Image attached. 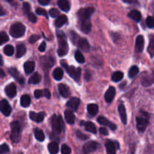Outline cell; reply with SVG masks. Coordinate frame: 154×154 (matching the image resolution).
I'll return each instance as SVG.
<instances>
[{"label": "cell", "mask_w": 154, "mask_h": 154, "mask_svg": "<svg viewBox=\"0 0 154 154\" xmlns=\"http://www.w3.org/2000/svg\"><path fill=\"white\" fill-rule=\"evenodd\" d=\"M38 3L42 5H47L50 3V1L49 0H38Z\"/></svg>", "instance_id": "9f6ffc18"}, {"label": "cell", "mask_w": 154, "mask_h": 154, "mask_svg": "<svg viewBox=\"0 0 154 154\" xmlns=\"http://www.w3.org/2000/svg\"><path fill=\"white\" fill-rule=\"evenodd\" d=\"M57 4H58L60 8L63 10V11L68 12L70 10V3L68 1H66V0H60V1L57 2Z\"/></svg>", "instance_id": "83f0119b"}, {"label": "cell", "mask_w": 154, "mask_h": 154, "mask_svg": "<svg viewBox=\"0 0 154 154\" xmlns=\"http://www.w3.org/2000/svg\"><path fill=\"white\" fill-rule=\"evenodd\" d=\"M75 58L76 60V61L79 63H84L85 62V58L83 56V54H81V51H77L75 54Z\"/></svg>", "instance_id": "ab89813d"}, {"label": "cell", "mask_w": 154, "mask_h": 154, "mask_svg": "<svg viewBox=\"0 0 154 154\" xmlns=\"http://www.w3.org/2000/svg\"><path fill=\"white\" fill-rule=\"evenodd\" d=\"M154 83V73L149 74L144 76L141 79V84L144 87H149Z\"/></svg>", "instance_id": "44dd1931"}, {"label": "cell", "mask_w": 154, "mask_h": 154, "mask_svg": "<svg viewBox=\"0 0 154 154\" xmlns=\"http://www.w3.org/2000/svg\"><path fill=\"white\" fill-rule=\"evenodd\" d=\"M99 132H100V133L103 135H108V130H107L106 128H105V127H101L100 129H99Z\"/></svg>", "instance_id": "db71d44e"}, {"label": "cell", "mask_w": 154, "mask_h": 154, "mask_svg": "<svg viewBox=\"0 0 154 154\" xmlns=\"http://www.w3.org/2000/svg\"><path fill=\"white\" fill-rule=\"evenodd\" d=\"M68 21V17L66 15H60V17L57 18L55 20V26L57 28H60L63 26L64 24H66Z\"/></svg>", "instance_id": "4316f807"}, {"label": "cell", "mask_w": 154, "mask_h": 154, "mask_svg": "<svg viewBox=\"0 0 154 154\" xmlns=\"http://www.w3.org/2000/svg\"><path fill=\"white\" fill-rule=\"evenodd\" d=\"M41 65L45 69H51L54 64V60L51 57H43L40 59Z\"/></svg>", "instance_id": "7c38bea8"}, {"label": "cell", "mask_w": 154, "mask_h": 154, "mask_svg": "<svg viewBox=\"0 0 154 154\" xmlns=\"http://www.w3.org/2000/svg\"><path fill=\"white\" fill-rule=\"evenodd\" d=\"M61 153L62 154H71L72 150H71V148L68 145L63 144L61 147Z\"/></svg>", "instance_id": "7dc6e473"}, {"label": "cell", "mask_w": 154, "mask_h": 154, "mask_svg": "<svg viewBox=\"0 0 154 154\" xmlns=\"http://www.w3.org/2000/svg\"><path fill=\"white\" fill-rule=\"evenodd\" d=\"M48 150L51 154H57L59 152V145L57 142H51L48 144Z\"/></svg>", "instance_id": "e575fe53"}, {"label": "cell", "mask_w": 154, "mask_h": 154, "mask_svg": "<svg viewBox=\"0 0 154 154\" xmlns=\"http://www.w3.org/2000/svg\"><path fill=\"white\" fill-rule=\"evenodd\" d=\"M41 36L38 35H32L29 38V43L33 44L35 42H37L38 40H39Z\"/></svg>", "instance_id": "816d5d0a"}, {"label": "cell", "mask_w": 154, "mask_h": 154, "mask_svg": "<svg viewBox=\"0 0 154 154\" xmlns=\"http://www.w3.org/2000/svg\"><path fill=\"white\" fill-rule=\"evenodd\" d=\"M31 103V98L29 95H23L20 98V105L23 108H27Z\"/></svg>", "instance_id": "4dcf8cb0"}, {"label": "cell", "mask_w": 154, "mask_h": 154, "mask_svg": "<svg viewBox=\"0 0 154 154\" xmlns=\"http://www.w3.org/2000/svg\"><path fill=\"white\" fill-rule=\"evenodd\" d=\"M139 72V69H138V66H133L130 68V69L129 70V73H128V75L130 78H134V77L136 76L137 75Z\"/></svg>", "instance_id": "74e56055"}, {"label": "cell", "mask_w": 154, "mask_h": 154, "mask_svg": "<svg viewBox=\"0 0 154 154\" xmlns=\"http://www.w3.org/2000/svg\"><path fill=\"white\" fill-rule=\"evenodd\" d=\"M0 111L6 117H8L12 111V108L7 100L2 99L0 102Z\"/></svg>", "instance_id": "9c48e42d"}, {"label": "cell", "mask_w": 154, "mask_h": 154, "mask_svg": "<svg viewBox=\"0 0 154 154\" xmlns=\"http://www.w3.org/2000/svg\"><path fill=\"white\" fill-rule=\"evenodd\" d=\"M34 135H35V137L36 139H37L38 141H45V134H44L43 131H42V129H38V128L35 129H34Z\"/></svg>", "instance_id": "836d02e7"}, {"label": "cell", "mask_w": 154, "mask_h": 154, "mask_svg": "<svg viewBox=\"0 0 154 154\" xmlns=\"http://www.w3.org/2000/svg\"><path fill=\"white\" fill-rule=\"evenodd\" d=\"M24 70L26 75H30L32 73L35 68V63L32 61H27L24 63Z\"/></svg>", "instance_id": "cb8c5ba5"}, {"label": "cell", "mask_w": 154, "mask_h": 154, "mask_svg": "<svg viewBox=\"0 0 154 154\" xmlns=\"http://www.w3.org/2000/svg\"><path fill=\"white\" fill-rule=\"evenodd\" d=\"M98 148V143L95 141H90L85 144L83 147V151L85 154H88L95 152Z\"/></svg>", "instance_id": "8fae6325"}, {"label": "cell", "mask_w": 154, "mask_h": 154, "mask_svg": "<svg viewBox=\"0 0 154 154\" xmlns=\"http://www.w3.org/2000/svg\"><path fill=\"white\" fill-rule=\"evenodd\" d=\"M129 17H130L131 19L133 20L135 22H139L141 18V14L137 10H132V11H130L128 14Z\"/></svg>", "instance_id": "1f68e13d"}, {"label": "cell", "mask_w": 154, "mask_h": 154, "mask_svg": "<svg viewBox=\"0 0 154 154\" xmlns=\"http://www.w3.org/2000/svg\"><path fill=\"white\" fill-rule=\"evenodd\" d=\"M53 76H54V78L55 80H57V81H60L63 77V69H60V68H57V69H54V73H53Z\"/></svg>", "instance_id": "d590c367"}, {"label": "cell", "mask_w": 154, "mask_h": 154, "mask_svg": "<svg viewBox=\"0 0 154 154\" xmlns=\"http://www.w3.org/2000/svg\"><path fill=\"white\" fill-rule=\"evenodd\" d=\"M76 45H78V48L84 52H88L90 51V44H89L88 41L84 38H79Z\"/></svg>", "instance_id": "5bb4252c"}, {"label": "cell", "mask_w": 154, "mask_h": 154, "mask_svg": "<svg viewBox=\"0 0 154 154\" xmlns=\"http://www.w3.org/2000/svg\"><path fill=\"white\" fill-rule=\"evenodd\" d=\"M118 111L119 114H120V118H121L122 123H123V124H126V123H127V116H126V108H125L123 104H120V105H119Z\"/></svg>", "instance_id": "603a6c76"}, {"label": "cell", "mask_w": 154, "mask_h": 154, "mask_svg": "<svg viewBox=\"0 0 154 154\" xmlns=\"http://www.w3.org/2000/svg\"><path fill=\"white\" fill-rule=\"evenodd\" d=\"M60 12L56 8H51L49 11L50 15L52 17H60Z\"/></svg>", "instance_id": "681fc988"}, {"label": "cell", "mask_w": 154, "mask_h": 154, "mask_svg": "<svg viewBox=\"0 0 154 154\" xmlns=\"http://www.w3.org/2000/svg\"><path fill=\"white\" fill-rule=\"evenodd\" d=\"M150 116L145 111H141L140 115L136 117V126L139 132H144L149 124Z\"/></svg>", "instance_id": "3957f363"}, {"label": "cell", "mask_w": 154, "mask_h": 154, "mask_svg": "<svg viewBox=\"0 0 154 154\" xmlns=\"http://www.w3.org/2000/svg\"><path fill=\"white\" fill-rule=\"evenodd\" d=\"M105 147H106L107 154H116V151L120 147V146L117 141L108 140L105 142Z\"/></svg>", "instance_id": "ba28073f"}, {"label": "cell", "mask_w": 154, "mask_h": 154, "mask_svg": "<svg viewBox=\"0 0 154 154\" xmlns=\"http://www.w3.org/2000/svg\"><path fill=\"white\" fill-rule=\"evenodd\" d=\"M98 123H99L100 125H102V126H108L111 130H116L117 129V126L114 123H112L111 122H110L109 120H108L107 118L104 117H99V118L97 119Z\"/></svg>", "instance_id": "d6986e66"}, {"label": "cell", "mask_w": 154, "mask_h": 154, "mask_svg": "<svg viewBox=\"0 0 154 154\" xmlns=\"http://www.w3.org/2000/svg\"><path fill=\"white\" fill-rule=\"evenodd\" d=\"M42 81V75L38 72H35L29 80V84H37L41 82Z\"/></svg>", "instance_id": "f546056e"}, {"label": "cell", "mask_w": 154, "mask_h": 154, "mask_svg": "<svg viewBox=\"0 0 154 154\" xmlns=\"http://www.w3.org/2000/svg\"><path fill=\"white\" fill-rule=\"evenodd\" d=\"M69 34H70V38H71V40H72V42H73V44L76 45L78 38H80L79 35H78L76 32H73V31H71L70 32H69Z\"/></svg>", "instance_id": "f6af8a7d"}, {"label": "cell", "mask_w": 154, "mask_h": 154, "mask_svg": "<svg viewBox=\"0 0 154 154\" xmlns=\"http://www.w3.org/2000/svg\"><path fill=\"white\" fill-rule=\"evenodd\" d=\"M26 26L21 23H15L10 28V34L14 38H20L25 34Z\"/></svg>", "instance_id": "8992f818"}, {"label": "cell", "mask_w": 154, "mask_h": 154, "mask_svg": "<svg viewBox=\"0 0 154 154\" xmlns=\"http://www.w3.org/2000/svg\"><path fill=\"white\" fill-rule=\"evenodd\" d=\"M14 51V47L12 46V45H6V46L4 48L5 54L8 56V57H11V56L13 55Z\"/></svg>", "instance_id": "60d3db41"}, {"label": "cell", "mask_w": 154, "mask_h": 154, "mask_svg": "<svg viewBox=\"0 0 154 154\" xmlns=\"http://www.w3.org/2000/svg\"><path fill=\"white\" fill-rule=\"evenodd\" d=\"M57 35L59 45L57 54L59 57H64L69 52V45H68L67 39L64 33L59 30L57 32Z\"/></svg>", "instance_id": "7a4b0ae2"}, {"label": "cell", "mask_w": 154, "mask_h": 154, "mask_svg": "<svg viewBox=\"0 0 154 154\" xmlns=\"http://www.w3.org/2000/svg\"><path fill=\"white\" fill-rule=\"evenodd\" d=\"M36 14L39 15H42V16L45 17L47 19H48V12H47L46 10L43 8H38L36 9Z\"/></svg>", "instance_id": "c3c4849f"}, {"label": "cell", "mask_w": 154, "mask_h": 154, "mask_svg": "<svg viewBox=\"0 0 154 154\" xmlns=\"http://www.w3.org/2000/svg\"><path fill=\"white\" fill-rule=\"evenodd\" d=\"M80 102H81L80 99H78L77 97H73L68 101L67 104H66V106L70 108V110H72V111H77L78 106L80 105Z\"/></svg>", "instance_id": "9a60e30c"}, {"label": "cell", "mask_w": 154, "mask_h": 154, "mask_svg": "<svg viewBox=\"0 0 154 154\" xmlns=\"http://www.w3.org/2000/svg\"><path fill=\"white\" fill-rule=\"evenodd\" d=\"M81 125H84V127H85V129H86V130L88 131V132H92L93 134H96V126H95L94 123H93L92 122L82 121L81 123Z\"/></svg>", "instance_id": "484cf974"}, {"label": "cell", "mask_w": 154, "mask_h": 154, "mask_svg": "<svg viewBox=\"0 0 154 154\" xmlns=\"http://www.w3.org/2000/svg\"><path fill=\"white\" fill-rule=\"evenodd\" d=\"M10 151V148L8 146V144H2L0 145V154H5Z\"/></svg>", "instance_id": "bcb514c9"}, {"label": "cell", "mask_w": 154, "mask_h": 154, "mask_svg": "<svg viewBox=\"0 0 154 154\" xmlns=\"http://www.w3.org/2000/svg\"><path fill=\"white\" fill-rule=\"evenodd\" d=\"M9 40L8 35L5 32H0V45H3Z\"/></svg>", "instance_id": "b9f144b4"}, {"label": "cell", "mask_w": 154, "mask_h": 154, "mask_svg": "<svg viewBox=\"0 0 154 154\" xmlns=\"http://www.w3.org/2000/svg\"><path fill=\"white\" fill-rule=\"evenodd\" d=\"M45 48H46V43L44 42H42V45L39 46L38 50H39V51H41V52H44V51H45Z\"/></svg>", "instance_id": "11a10c76"}, {"label": "cell", "mask_w": 154, "mask_h": 154, "mask_svg": "<svg viewBox=\"0 0 154 154\" xmlns=\"http://www.w3.org/2000/svg\"><path fill=\"white\" fill-rule=\"evenodd\" d=\"M62 66L64 67V69L67 71V73L70 77H72L75 81L78 82L80 81L81 75V69L80 68H75L73 66H69L65 60L61 62Z\"/></svg>", "instance_id": "277c9868"}, {"label": "cell", "mask_w": 154, "mask_h": 154, "mask_svg": "<svg viewBox=\"0 0 154 154\" xmlns=\"http://www.w3.org/2000/svg\"><path fill=\"white\" fill-rule=\"evenodd\" d=\"M144 38L143 35H139L137 37L136 42H135V52L141 53L144 50Z\"/></svg>", "instance_id": "ac0fdd59"}, {"label": "cell", "mask_w": 154, "mask_h": 154, "mask_svg": "<svg viewBox=\"0 0 154 154\" xmlns=\"http://www.w3.org/2000/svg\"><path fill=\"white\" fill-rule=\"evenodd\" d=\"M3 58L1 55H0V66H2L3 65Z\"/></svg>", "instance_id": "91938a15"}, {"label": "cell", "mask_w": 154, "mask_h": 154, "mask_svg": "<svg viewBox=\"0 0 154 154\" xmlns=\"http://www.w3.org/2000/svg\"><path fill=\"white\" fill-rule=\"evenodd\" d=\"M146 24L147 27L150 29L154 28V16H150L146 20Z\"/></svg>", "instance_id": "7bdbcfd3"}, {"label": "cell", "mask_w": 154, "mask_h": 154, "mask_svg": "<svg viewBox=\"0 0 154 154\" xmlns=\"http://www.w3.org/2000/svg\"><path fill=\"white\" fill-rule=\"evenodd\" d=\"M75 134H76L77 137H78V138H80V139H81V140H86V139H87V138H88V136H87V135H84V133H82L81 131H77L76 133H75Z\"/></svg>", "instance_id": "f5cc1de1"}, {"label": "cell", "mask_w": 154, "mask_h": 154, "mask_svg": "<svg viewBox=\"0 0 154 154\" xmlns=\"http://www.w3.org/2000/svg\"><path fill=\"white\" fill-rule=\"evenodd\" d=\"M5 14V10L2 8H0V16H3V15Z\"/></svg>", "instance_id": "680465c9"}, {"label": "cell", "mask_w": 154, "mask_h": 154, "mask_svg": "<svg viewBox=\"0 0 154 154\" xmlns=\"http://www.w3.org/2000/svg\"><path fill=\"white\" fill-rule=\"evenodd\" d=\"M87 111L91 117H94L99 112V107L96 104H90L87 106Z\"/></svg>", "instance_id": "f1b7e54d"}, {"label": "cell", "mask_w": 154, "mask_h": 154, "mask_svg": "<svg viewBox=\"0 0 154 154\" xmlns=\"http://www.w3.org/2000/svg\"><path fill=\"white\" fill-rule=\"evenodd\" d=\"M6 95L10 98H14L17 95V87L14 83H11L8 85L6 86L5 89Z\"/></svg>", "instance_id": "4fadbf2b"}, {"label": "cell", "mask_w": 154, "mask_h": 154, "mask_svg": "<svg viewBox=\"0 0 154 154\" xmlns=\"http://www.w3.org/2000/svg\"><path fill=\"white\" fill-rule=\"evenodd\" d=\"M116 95V90L114 87H110L105 94V99L108 103H111Z\"/></svg>", "instance_id": "2e32d148"}, {"label": "cell", "mask_w": 154, "mask_h": 154, "mask_svg": "<svg viewBox=\"0 0 154 154\" xmlns=\"http://www.w3.org/2000/svg\"><path fill=\"white\" fill-rule=\"evenodd\" d=\"M26 52V48L24 45H18L17 46V52H16V57L17 58H20L23 56H24V54Z\"/></svg>", "instance_id": "d6a6232c"}, {"label": "cell", "mask_w": 154, "mask_h": 154, "mask_svg": "<svg viewBox=\"0 0 154 154\" xmlns=\"http://www.w3.org/2000/svg\"><path fill=\"white\" fill-rule=\"evenodd\" d=\"M147 51H148V53H149V54L150 55V57H154V35L150 36V44H149Z\"/></svg>", "instance_id": "8d00e7d4"}, {"label": "cell", "mask_w": 154, "mask_h": 154, "mask_svg": "<svg viewBox=\"0 0 154 154\" xmlns=\"http://www.w3.org/2000/svg\"><path fill=\"white\" fill-rule=\"evenodd\" d=\"M5 76V74L4 71L2 69H0V78H2Z\"/></svg>", "instance_id": "6f0895ef"}, {"label": "cell", "mask_w": 154, "mask_h": 154, "mask_svg": "<svg viewBox=\"0 0 154 154\" xmlns=\"http://www.w3.org/2000/svg\"><path fill=\"white\" fill-rule=\"evenodd\" d=\"M65 117H66V122L69 124H74L75 121V116L72 110L68 109L65 111Z\"/></svg>", "instance_id": "d4e9b609"}, {"label": "cell", "mask_w": 154, "mask_h": 154, "mask_svg": "<svg viewBox=\"0 0 154 154\" xmlns=\"http://www.w3.org/2000/svg\"><path fill=\"white\" fill-rule=\"evenodd\" d=\"M51 123L54 133L57 135L61 133L63 129V122L62 120L61 116H57L55 114L53 115L51 118Z\"/></svg>", "instance_id": "52a82bcc"}, {"label": "cell", "mask_w": 154, "mask_h": 154, "mask_svg": "<svg viewBox=\"0 0 154 154\" xmlns=\"http://www.w3.org/2000/svg\"><path fill=\"white\" fill-rule=\"evenodd\" d=\"M59 91L61 96L64 98H69L71 96L70 89L67 85L64 84H60L58 86Z\"/></svg>", "instance_id": "ffe728a7"}, {"label": "cell", "mask_w": 154, "mask_h": 154, "mask_svg": "<svg viewBox=\"0 0 154 154\" xmlns=\"http://www.w3.org/2000/svg\"><path fill=\"white\" fill-rule=\"evenodd\" d=\"M23 13L25 14H29L30 13V11H31V5L29 2H23Z\"/></svg>", "instance_id": "ee69618b"}, {"label": "cell", "mask_w": 154, "mask_h": 154, "mask_svg": "<svg viewBox=\"0 0 154 154\" xmlns=\"http://www.w3.org/2000/svg\"><path fill=\"white\" fill-rule=\"evenodd\" d=\"M11 140L13 143H18L20 141L21 138L20 124L18 121H13L11 123Z\"/></svg>", "instance_id": "5b68a950"}, {"label": "cell", "mask_w": 154, "mask_h": 154, "mask_svg": "<svg viewBox=\"0 0 154 154\" xmlns=\"http://www.w3.org/2000/svg\"><path fill=\"white\" fill-rule=\"evenodd\" d=\"M8 72L20 84L23 85L24 83H25V80H24L23 77L18 72L17 69H15V68H10V69H8Z\"/></svg>", "instance_id": "30bf717a"}, {"label": "cell", "mask_w": 154, "mask_h": 154, "mask_svg": "<svg viewBox=\"0 0 154 154\" xmlns=\"http://www.w3.org/2000/svg\"><path fill=\"white\" fill-rule=\"evenodd\" d=\"M34 96L36 99H39L41 97H46L48 99L51 98V93L48 89H45V90H36L34 92Z\"/></svg>", "instance_id": "7402d4cb"}, {"label": "cell", "mask_w": 154, "mask_h": 154, "mask_svg": "<svg viewBox=\"0 0 154 154\" xmlns=\"http://www.w3.org/2000/svg\"><path fill=\"white\" fill-rule=\"evenodd\" d=\"M45 117V114L44 112L35 113L31 111L29 112V118L35 123H41L44 120Z\"/></svg>", "instance_id": "e0dca14e"}, {"label": "cell", "mask_w": 154, "mask_h": 154, "mask_svg": "<svg viewBox=\"0 0 154 154\" xmlns=\"http://www.w3.org/2000/svg\"><path fill=\"white\" fill-rule=\"evenodd\" d=\"M95 8L93 7H87L81 8L78 11V15L79 17V23L81 30L85 34H88L91 30V21L90 17L94 14Z\"/></svg>", "instance_id": "6da1fadb"}, {"label": "cell", "mask_w": 154, "mask_h": 154, "mask_svg": "<svg viewBox=\"0 0 154 154\" xmlns=\"http://www.w3.org/2000/svg\"><path fill=\"white\" fill-rule=\"evenodd\" d=\"M123 78V73L122 72H114L111 77V80L114 82H119L121 81Z\"/></svg>", "instance_id": "f35d334b"}, {"label": "cell", "mask_w": 154, "mask_h": 154, "mask_svg": "<svg viewBox=\"0 0 154 154\" xmlns=\"http://www.w3.org/2000/svg\"><path fill=\"white\" fill-rule=\"evenodd\" d=\"M27 17H28V19L30 22L33 23L37 22V17H36L35 15L33 13H32V12H30L29 14H27Z\"/></svg>", "instance_id": "f907efd6"}]
</instances>
